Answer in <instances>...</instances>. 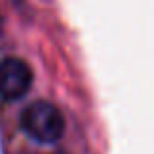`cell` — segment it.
I'll return each instance as SVG.
<instances>
[{
  "label": "cell",
  "mask_w": 154,
  "mask_h": 154,
  "mask_svg": "<svg viewBox=\"0 0 154 154\" xmlns=\"http://www.w3.org/2000/svg\"><path fill=\"white\" fill-rule=\"evenodd\" d=\"M20 127L31 140L39 144H51L63 137L64 119L60 111L49 102H33L20 115Z\"/></svg>",
  "instance_id": "cell-1"
},
{
  "label": "cell",
  "mask_w": 154,
  "mask_h": 154,
  "mask_svg": "<svg viewBox=\"0 0 154 154\" xmlns=\"http://www.w3.org/2000/svg\"><path fill=\"white\" fill-rule=\"evenodd\" d=\"M31 68L18 57H6L0 60V100L16 102L23 98L31 86Z\"/></svg>",
  "instance_id": "cell-2"
},
{
  "label": "cell",
  "mask_w": 154,
  "mask_h": 154,
  "mask_svg": "<svg viewBox=\"0 0 154 154\" xmlns=\"http://www.w3.org/2000/svg\"><path fill=\"white\" fill-rule=\"evenodd\" d=\"M57 154H63V152H57Z\"/></svg>",
  "instance_id": "cell-3"
}]
</instances>
